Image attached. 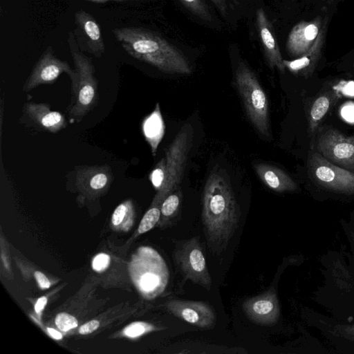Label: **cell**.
I'll return each mask as SVG.
<instances>
[{
    "label": "cell",
    "instance_id": "e0dca14e",
    "mask_svg": "<svg viewBox=\"0 0 354 354\" xmlns=\"http://www.w3.org/2000/svg\"><path fill=\"white\" fill-rule=\"evenodd\" d=\"M327 29V21L323 23L320 32L312 47L303 55L293 59L285 60L283 63L286 68L295 75L305 77L314 72L321 58Z\"/></svg>",
    "mask_w": 354,
    "mask_h": 354
},
{
    "label": "cell",
    "instance_id": "603a6c76",
    "mask_svg": "<svg viewBox=\"0 0 354 354\" xmlns=\"http://www.w3.org/2000/svg\"><path fill=\"white\" fill-rule=\"evenodd\" d=\"M180 3L198 19L212 23L213 16L205 0H178Z\"/></svg>",
    "mask_w": 354,
    "mask_h": 354
},
{
    "label": "cell",
    "instance_id": "44dd1931",
    "mask_svg": "<svg viewBox=\"0 0 354 354\" xmlns=\"http://www.w3.org/2000/svg\"><path fill=\"white\" fill-rule=\"evenodd\" d=\"M135 218L133 204L130 200L118 205L111 216L112 227L118 231L127 232L132 227Z\"/></svg>",
    "mask_w": 354,
    "mask_h": 354
},
{
    "label": "cell",
    "instance_id": "4316f807",
    "mask_svg": "<svg viewBox=\"0 0 354 354\" xmlns=\"http://www.w3.org/2000/svg\"><path fill=\"white\" fill-rule=\"evenodd\" d=\"M55 323L57 328L64 332L75 328L78 325V322L74 316L64 312L56 315Z\"/></svg>",
    "mask_w": 354,
    "mask_h": 354
},
{
    "label": "cell",
    "instance_id": "8fae6325",
    "mask_svg": "<svg viewBox=\"0 0 354 354\" xmlns=\"http://www.w3.org/2000/svg\"><path fill=\"white\" fill-rule=\"evenodd\" d=\"M166 306L175 317L199 328H212L216 322L214 308L205 301L171 299Z\"/></svg>",
    "mask_w": 354,
    "mask_h": 354
},
{
    "label": "cell",
    "instance_id": "cb8c5ba5",
    "mask_svg": "<svg viewBox=\"0 0 354 354\" xmlns=\"http://www.w3.org/2000/svg\"><path fill=\"white\" fill-rule=\"evenodd\" d=\"M161 204L153 201L149 209L146 212L140 221L138 228L139 234H144L150 230L159 222L160 218Z\"/></svg>",
    "mask_w": 354,
    "mask_h": 354
},
{
    "label": "cell",
    "instance_id": "484cf974",
    "mask_svg": "<svg viewBox=\"0 0 354 354\" xmlns=\"http://www.w3.org/2000/svg\"><path fill=\"white\" fill-rule=\"evenodd\" d=\"M167 162L165 156L157 163L149 174V180L157 192L160 189L164 183Z\"/></svg>",
    "mask_w": 354,
    "mask_h": 354
},
{
    "label": "cell",
    "instance_id": "30bf717a",
    "mask_svg": "<svg viewBox=\"0 0 354 354\" xmlns=\"http://www.w3.org/2000/svg\"><path fill=\"white\" fill-rule=\"evenodd\" d=\"M75 24L73 32L80 50L101 57L105 53V45L100 26L94 17L80 9L75 13Z\"/></svg>",
    "mask_w": 354,
    "mask_h": 354
},
{
    "label": "cell",
    "instance_id": "7c38bea8",
    "mask_svg": "<svg viewBox=\"0 0 354 354\" xmlns=\"http://www.w3.org/2000/svg\"><path fill=\"white\" fill-rule=\"evenodd\" d=\"M242 308L248 319L258 324H274L280 316L278 298L272 290L246 299L242 304Z\"/></svg>",
    "mask_w": 354,
    "mask_h": 354
},
{
    "label": "cell",
    "instance_id": "4dcf8cb0",
    "mask_svg": "<svg viewBox=\"0 0 354 354\" xmlns=\"http://www.w3.org/2000/svg\"><path fill=\"white\" fill-rule=\"evenodd\" d=\"M34 276L41 289H47L50 286V282L46 276L40 271H35Z\"/></svg>",
    "mask_w": 354,
    "mask_h": 354
},
{
    "label": "cell",
    "instance_id": "d6986e66",
    "mask_svg": "<svg viewBox=\"0 0 354 354\" xmlns=\"http://www.w3.org/2000/svg\"><path fill=\"white\" fill-rule=\"evenodd\" d=\"M142 131L154 156L165 133L164 121L158 103L156 104L154 111L143 121Z\"/></svg>",
    "mask_w": 354,
    "mask_h": 354
},
{
    "label": "cell",
    "instance_id": "e575fe53",
    "mask_svg": "<svg viewBox=\"0 0 354 354\" xmlns=\"http://www.w3.org/2000/svg\"><path fill=\"white\" fill-rule=\"evenodd\" d=\"M97 3H104L109 1H116V2H127V1H142L145 0H86Z\"/></svg>",
    "mask_w": 354,
    "mask_h": 354
},
{
    "label": "cell",
    "instance_id": "9a60e30c",
    "mask_svg": "<svg viewBox=\"0 0 354 354\" xmlns=\"http://www.w3.org/2000/svg\"><path fill=\"white\" fill-rule=\"evenodd\" d=\"M256 26L263 46L266 61L270 68H277L281 73H284L283 65L280 48L279 47L274 28L268 16L261 8L256 11Z\"/></svg>",
    "mask_w": 354,
    "mask_h": 354
},
{
    "label": "cell",
    "instance_id": "4fadbf2b",
    "mask_svg": "<svg viewBox=\"0 0 354 354\" xmlns=\"http://www.w3.org/2000/svg\"><path fill=\"white\" fill-rule=\"evenodd\" d=\"M113 180L108 165L80 166L75 169V183L81 192L89 196L100 195L106 191Z\"/></svg>",
    "mask_w": 354,
    "mask_h": 354
},
{
    "label": "cell",
    "instance_id": "5b68a950",
    "mask_svg": "<svg viewBox=\"0 0 354 354\" xmlns=\"http://www.w3.org/2000/svg\"><path fill=\"white\" fill-rule=\"evenodd\" d=\"M234 84L250 122L261 135L270 137L267 95L255 74L243 62L236 67Z\"/></svg>",
    "mask_w": 354,
    "mask_h": 354
},
{
    "label": "cell",
    "instance_id": "8992f818",
    "mask_svg": "<svg viewBox=\"0 0 354 354\" xmlns=\"http://www.w3.org/2000/svg\"><path fill=\"white\" fill-rule=\"evenodd\" d=\"M174 261L185 279H189L206 290L212 286L198 236L178 241L173 252Z\"/></svg>",
    "mask_w": 354,
    "mask_h": 354
},
{
    "label": "cell",
    "instance_id": "2e32d148",
    "mask_svg": "<svg viewBox=\"0 0 354 354\" xmlns=\"http://www.w3.org/2000/svg\"><path fill=\"white\" fill-rule=\"evenodd\" d=\"M24 113L37 129L50 133H57L67 126L66 120L60 112L53 111L44 102H29L24 106Z\"/></svg>",
    "mask_w": 354,
    "mask_h": 354
},
{
    "label": "cell",
    "instance_id": "d4e9b609",
    "mask_svg": "<svg viewBox=\"0 0 354 354\" xmlns=\"http://www.w3.org/2000/svg\"><path fill=\"white\" fill-rule=\"evenodd\" d=\"M156 329V327L151 324L145 322H135L127 326L122 333L129 338H136Z\"/></svg>",
    "mask_w": 354,
    "mask_h": 354
},
{
    "label": "cell",
    "instance_id": "5bb4252c",
    "mask_svg": "<svg viewBox=\"0 0 354 354\" xmlns=\"http://www.w3.org/2000/svg\"><path fill=\"white\" fill-rule=\"evenodd\" d=\"M323 22L319 16L310 21H302L295 25L290 31L286 43L288 53L297 58L306 53L314 44Z\"/></svg>",
    "mask_w": 354,
    "mask_h": 354
},
{
    "label": "cell",
    "instance_id": "ba28073f",
    "mask_svg": "<svg viewBox=\"0 0 354 354\" xmlns=\"http://www.w3.org/2000/svg\"><path fill=\"white\" fill-rule=\"evenodd\" d=\"M319 153L335 165L354 171V136H346L335 129H328L319 138Z\"/></svg>",
    "mask_w": 354,
    "mask_h": 354
},
{
    "label": "cell",
    "instance_id": "7402d4cb",
    "mask_svg": "<svg viewBox=\"0 0 354 354\" xmlns=\"http://www.w3.org/2000/svg\"><path fill=\"white\" fill-rule=\"evenodd\" d=\"M182 192L178 187L170 193L160 205V218L159 222L167 225L178 214L182 202Z\"/></svg>",
    "mask_w": 354,
    "mask_h": 354
},
{
    "label": "cell",
    "instance_id": "f1b7e54d",
    "mask_svg": "<svg viewBox=\"0 0 354 354\" xmlns=\"http://www.w3.org/2000/svg\"><path fill=\"white\" fill-rule=\"evenodd\" d=\"M336 329L343 337L354 341V324L338 325Z\"/></svg>",
    "mask_w": 354,
    "mask_h": 354
},
{
    "label": "cell",
    "instance_id": "d6a6232c",
    "mask_svg": "<svg viewBox=\"0 0 354 354\" xmlns=\"http://www.w3.org/2000/svg\"><path fill=\"white\" fill-rule=\"evenodd\" d=\"M47 304L46 297H41L39 298L35 305V310L37 313H39Z\"/></svg>",
    "mask_w": 354,
    "mask_h": 354
},
{
    "label": "cell",
    "instance_id": "83f0119b",
    "mask_svg": "<svg viewBox=\"0 0 354 354\" xmlns=\"http://www.w3.org/2000/svg\"><path fill=\"white\" fill-rule=\"evenodd\" d=\"M110 257L106 253L97 254L92 261V268L97 272L105 270L109 266Z\"/></svg>",
    "mask_w": 354,
    "mask_h": 354
},
{
    "label": "cell",
    "instance_id": "1f68e13d",
    "mask_svg": "<svg viewBox=\"0 0 354 354\" xmlns=\"http://www.w3.org/2000/svg\"><path fill=\"white\" fill-rule=\"evenodd\" d=\"M223 17H227L229 11L228 0H211Z\"/></svg>",
    "mask_w": 354,
    "mask_h": 354
},
{
    "label": "cell",
    "instance_id": "ffe728a7",
    "mask_svg": "<svg viewBox=\"0 0 354 354\" xmlns=\"http://www.w3.org/2000/svg\"><path fill=\"white\" fill-rule=\"evenodd\" d=\"M337 97L335 92H326L319 95L313 103L310 112L308 127L310 132H314Z\"/></svg>",
    "mask_w": 354,
    "mask_h": 354
},
{
    "label": "cell",
    "instance_id": "3957f363",
    "mask_svg": "<svg viewBox=\"0 0 354 354\" xmlns=\"http://www.w3.org/2000/svg\"><path fill=\"white\" fill-rule=\"evenodd\" d=\"M68 44L75 66L69 76L71 100L68 106V118L71 122H80L97 104L98 82L92 59L80 50L73 31L68 32Z\"/></svg>",
    "mask_w": 354,
    "mask_h": 354
},
{
    "label": "cell",
    "instance_id": "6da1fadb",
    "mask_svg": "<svg viewBox=\"0 0 354 354\" xmlns=\"http://www.w3.org/2000/svg\"><path fill=\"white\" fill-rule=\"evenodd\" d=\"M241 209L224 172L214 169L205 182L202 198V223L211 250H225L238 227Z\"/></svg>",
    "mask_w": 354,
    "mask_h": 354
},
{
    "label": "cell",
    "instance_id": "52a82bcc",
    "mask_svg": "<svg viewBox=\"0 0 354 354\" xmlns=\"http://www.w3.org/2000/svg\"><path fill=\"white\" fill-rule=\"evenodd\" d=\"M311 178L319 185L339 193L354 194V173L313 153L308 159Z\"/></svg>",
    "mask_w": 354,
    "mask_h": 354
},
{
    "label": "cell",
    "instance_id": "277c9868",
    "mask_svg": "<svg viewBox=\"0 0 354 354\" xmlns=\"http://www.w3.org/2000/svg\"><path fill=\"white\" fill-rule=\"evenodd\" d=\"M128 270L132 283L145 299H156L167 286L169 272L166 262L151 247L138 248L131 255Z\"/></svg>",
    "mask_w": 354,
    "mask_h": 354
},
{
    "label": "cell",
    "instance_id": "ac0fdd59",
    "mask_svg": "<svg viewBox=\"0 0 354 354\" xmlns=\"http://www.w3.org/2000/svg\"><path fill=\"white\" fill-rule=\"evenodd\" d=\"M254 169L261 182L276 192H292L297 188L296 183L277 167L266 163H255Z\"/></svg>",
    "mask_w": 354,
    "mask_h": 354
},
{
    "label": "cell",
    "instance_id": "9c48e42d",
    "mask_svg": "<svg viewBox=\"0 0 354 354\" xmlns=\"http://www.w3.org/2000/svg\"><path fill=\"white\" fill-rule=\"evenodd\" d=\"M73 70L67 62L59 59L53 47L48 46L35 63L22 90L29 92L41 85L51 84L64 73L70 76Z\"/></svg>",
    "mask_w": 354,
    "mask_h": 354
},
{
    "label": "cell",
    "instance_id": "f546056e",
    "mask_svg": "<svg viewBox=\"0 0 354 354\" xmlns=\"http://www.w3.org/2000/svg\"><path fill=\"white\" fill-rule=\"evenodd\" d=\"M100 326V322L93 319L82 325L79 328V333L81 335H87L93 333Z\"/></svg>",
    "mask_w": 354,
    "mask_h": 354
},
{
    "label": "cell",
    "instance_id": "d590c367",
    "mask_svg": "<svg viewBox=\"0 0 354 354\" xmlns=\"http://www.w3.org/2000/svg\"><path fill=\"white\" fill-rule=\"evenodd\" d=\"M353 239H354V236H353Z\"/></svg>",
    "mask_w": 354,
    "mask_h": 354
},
{
    "label": "cell",
    "instance_id": "836d02e7",
    "mask_svg": "<svg viewBox=\"0 0 354 354\" xmlns=\"http://www.w3.org/2000/svg\"><path fill=\"white\" fill-rule=\"evenodd\" d=\"M47 330L49 335L55 339H62V335L59 331L56 330L52 328H47Z\"/></svg>",
    "mask_w": 354,
    "mask_h": 354
},
{
    "label": "cell",
    "instance_id": "7a4b0ae2",
    "mask_svg": "<svg viewBox=\"0 0 354 354\" xmlns=\"http://www.w3.org/2000/svg\"><path fill=\"white\" fill-rule=\"evenodd\" d=\"M113 34L132 57L168 74L189 75L192 67L176 46L156 32L138 27H122Z\"/></svg>",
    "mask_w": 354,
    "mask_h": 354
}]
</instances>
